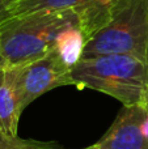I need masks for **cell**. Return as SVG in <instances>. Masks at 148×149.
I'll list each match as a JSON object with an SVG mask.
<instances>
[{
	"label": "cell",
	"instance_id": "obj_1",
	"mask_svg": "<svg viewBox=\"0 0 148 149\" xmlns=\"http://www.w3.org/2000/svg\"><path fill=\"white\" fill-rule=\"evenodd\" d=\"M73 26L81 28V13L73 9L0 18V70L22 67L47 55L60 34Z\"/></svg>",
	"mask_w": 148,
	"mask_h": 149
},
{
	"label": "cell",
	"instance_id": "obj_2",
	"mask_svg": "<svg viewBox=\"0 0 148 149\" xmlns=\"http://www.w3.org/2000/svg\"><path fill=\"white\" fill-rule=\"evenodd\" d=\"M72 84L118 100L123 106L143 105L148 92V63L127 54L81 59L71 70Z\"/></svg>",
	"mask_w": 148,
	"mask_h": 149
},
{
	"label": "cell",
	"instance_id": "obj_3",
	"mask_svg": "<svg viewBox=\"0 0 148 149\" xmlns=\"http://www.w3.org/2000/svg\"><path fill=\"white\" fill-rule=\"evenodd\" d=\"M127 54L148 63V0H113L105 24L87 41L81 59Z\"/></svg>",
	"mask_w": 148,
	"mask_h": 149
},
{
	"label": "cell",
	"instance_id": "obj_4",
	"mask_svg": "<svg viewBox=\"0 0 148 149\" xmlns=\"http://www.w3.org/2000/svg\"><path fill=\"white\" fill-rule=\"evenodd\" d=\"M17 82L22 110L49 90L73 85L71 68L63 62L57 49L29 64L18 67Z\"/></svg>",
	"mask_w": 148,
	"mask_h": 149
},
{
	"label": "cell",
	"instance_id": "obj_5",
	"mask_svg": "<svg viewBox=\"0 0 148 149\" xmlns=\"http://www.w3.org/2000/svg\"><path fill=\"white\" fill-rule=\"evenodd\" d=\"M113 0H7L0 18L36 12L73 9L81 13V26L87 34H93L104 25Z\"/></svg>",
	"mask_w": 148,
	"mask_h": 149
},
{
	"label": "cell",
	"instance_id": "obj_6",
	"mask_svg": "<svg viewBox=\"0 0 148 149\" xmlns=\"http://www.w3.org/2000/svg\"><path fill=\"white\" fill-rule=\"evenodd\" d=\"M98 149H148V110L143 105L123 106Z\"/></svg>",
	"mask_w": 148,
	"mask_h": 149
},
{
	"label": "cell",
	"instance_id": "obj_7",
	"mask_svg": "<svg viewBox=\"0 0 148 149\" xmlns=\"http://www.w3.org/2000/svg\"><path fill=\"white\" fill-rule=\"evenodd\" d=\"M22 111L17 68L0 70V134L17 136L18 120Z\"/></svg>",
	"mask_w": 148,
	"mask_h": 149
},
{
	"label": "cell",
	"instance_id": "obj_8",
	"mask_svg": "<svg viewBox=\"0 0 148 149\" xmlns=\"http://www.w3.org/2000/svg\"><path fill=\"white\" fill-rule=\"evenodd\" d=\"M87 39L80 26L67 29L59 36L57 42V51L59 52L63 62L72 70L81 60Z\"/></svg>",
	"mask_w": 148,
	"mask_h": 149
},
{
	"label": "cell",
	"instance_id": "obj_9",
	"mask_svg": "<svg viewBox=\"0 0 148 149\" xmlns=\"http://www.w3.org/2000/svg\"><path fill=\"white\" fill-rule=\"evenodd\" d=\"M0 149H58L52 143H41L36 140L20 139L18 136H7L0 134Z\"/></svg>",
	"mask_w": 148,
	"mask_h": 149
},
{
	"label": "cell",
	"instance_id": "obj_10",
	"mask_svg": "<svg viewBox=\"0 0 148 149\" xmlns=\"http://www.w3.org/2000/svg\"><path fill=\"white\" fill-rule=\"evenodd\" d=\"M143 106L148 110V92H147V94H146V97H144V101H143Z\"/></svg>",
	"mask_w": 148,
	"mask_h": 149
},
{
	"label": "cell",
	"instance_id": "obj_11",
	"mask_svg": "<svg viewBox=\"0 0 148 149\" xmlns=\"http://www.w3.org/2000/svg\"><path fill=\"white\" fill-rule=\"evenodd\" d=\"M5 1H7V0H0V13H1V10H3V7H4Z\"/></svg>",
	"mask_w": 148,
	"mask_h": 149
},
{
	"label": "cell",
	"instance_id": "obj_12",
	"mask_svg": "<svg viewBox=\"0 0 148 149\" xmlns=\"http://www.w3.org/2000/svg\"><path fill=\"white\" fill-rule=\"evenodd\" d=\"M83 149H98V148H97L96 144H93V145H91V147H87V148H83Z\"/></svg>",
	"mask_w": 148,
	"mask_h": 149
}]
</instances>
